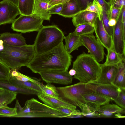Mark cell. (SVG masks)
Masks as SVG:
<instances>
[{"label": "cell", "mask_w": 125, "mask_h": 125, "mask_svg": "<svg viewBox=\"0 0 125 125\" xmlns=\"http://www.w3.org/2000/svg\"><path fill=\"white\" fill-rule=\"evenodd\" d=\"M100 117H111L115 113L122 114L125 113V110L118 105L111 104L109 103L100 106L98 110Z\"/></svg>", "instance_id": "20"}, {"label": "cell", "mask_w": 125, "mask_h": 125, "mask_svg": "<svg viewBox=\"0 0 125 125\" xmlns=\"http://www.w3.org/2000/svg\"><path fill=\"white\" fill-rule=\"evenodd\" d=\"M117 0H110L109 4L110 6V8L113 6L114 3Z\"/></svg>", "instance_id": "51"}, {"label": "cell", "mask_w": 125, "mask_h": 125, "mask_svg": "<svg viewBox=\"0 0 125 125\" xmlns=\"http://www.w3.org/2000/svg\"><path fill=\"white\" fill-rule=\"evenodd\" d=\"M4 46L3 44H0V51H2L3 49Z\"/></svg>", "instance_id": "52"}, {"label": "cell", "mask_w": 125, "mask_h": 125, "mask_svg": "<svg viewBox=\"0 0 125 125\" xmlns=\"http://www.w3.org/2000/svg\"><path fill=\"white\" fill-rule=\"evenodd\" d=\"M122 19L121 11L116 24L113 27V49L117 53L125 57V34L123 31Z\"/></svg>", "instance_id": "9"}, {"label": "cell", "mask_w": 125, "mask_h": 125, "mask_svg": "<svg viewBox=\"0 0 125 125\" xmlns=\"http://www.w3.org/2000/svg\"><path fill=\"white\" fill-rule=\"evenodd\" d=\"M37 96L44 104L53 108L56 109L62 107L76 108V106L69 103L59 97H54L44 94H40Z\"/></svg>", "instance_id": "16"}, {"label": "cell", "mask_w": 125, "mask_h": 125, "mask_svg": "<svg viewBox=\"0 0 125 125\" xmlns=\"http://www.w3.org/2000/svg\"><path fill=\"white\" fill-rule=\"evenodd\" d=\"M11 84L16 86L33 89L43 94L41 86L32 82L27 81H21L17 80L15 77L11 76L9 81Z\"/></svg>", "instance_id": "24"}, {"label": "cell", "mask_w": 125, "mask_h": 125, "mask_svg": "<svg viewBox=\"0 0 125 125\" xmlns=\"http://www.w3.org/2000/svg\"><path fill=\"white\" fill-rule=\"evenodd\" d=\"M0 88L20 93L26 95H38L42 94L36 90L24 88L16 86L10 83L9 81L4 80H0Z\"/></svg>", "instance_id": "22"}, {"label": "cell", "mask_w": 125, "mask_h": 125, "mask_svg": "<svg viewBox=\"0 0 125 125\" xmlns=\"http://www.w3.org/2000/svg\"><path fill=\"white\" fill-rule=\"evenodd\" d=\"M107 50V53L106 56V60L104 64L117 65L125 59V57L117 53L113 48Z\"/></svg>", "instance_id": "28"}, {"label": "cell", "mask_w": 125, "mask_h": 125, "mask_svg": "<svg viewBox=\"0 0 125 125\" xmlns=\"http://www.w3.org/2000/svg\"></svg>", "instance_id": "58"}, {"label": "cell", "mask_w": 125, "mask_h": 125, "mask_svg": "<svg viewBox=\"0 0 125 125\" xmlns=\"http://www.w3.org/2000/svg\"></svg>", "instance_id": "56"}, {"label": "cell", "mask_w": 125, "mask_h": 125, "mask_svg": "<svg viewBox=\"0 0 125 125\" xmlns=\"http://www.w3.org/2000/svg\"><path fill=\"white\" fill-rule=\"evenodd\" d=\"M14 117L65 118L67 115L34 98L27 101Z\"/></svg>", "instance_id": "5"}, {"label": "cell", "mask_w": 125, "mask_h": 125, "mask_svg": "<svg viewBox=\"0 0 125 125\" xmlns=\"http://www.w3.org/2000/svg\"><path fill=\"white\" fill-rule=\"evenodd\" d=\"M68 72L69 75L71 76H74L76 73L75 70L73 68L71 69Z\"/></svg>", "instance_id": "48"}, {"label": "cell", "mask_w": 125, "mask_h": 125, "mask_svg": "<svg viewBox=\"0 0 125 125\" xmlns=\"http://www.w3.org/2000/svg\"><path fill=\"white\" fill-rule=\"evenodd\" d=\"M83 117L82 115L81 114H75L67 116V118H76Z\"/></svg>", "instance_id": "47"}, {"label": "cell", "mask_w": 125, "mask_h": 125, "mask_svg": "<svg viewBox=\"0 0 125 125\" xmlns=\"http://www.w3.org/2000/svg\"><path fill=\"white\" fill-rule=\"evenodd\" d=\"M86 83L79 82L72 85L57 87L59 97L69 103L79 107L80 103H85L83 97L84 94L94 91L87 86Z\"/></svg>", "instance_id": "6"}, {"label": "cell", "mask_w": 125, "mask_h": 125, "mask_svg": "<svg viewBox=\"0 0 125 125\" xmlns=\"http://www.w3.org/2000/svg\"><path fill=\"white\" fill-rule=\"evenodd\" d=\"M63 7V5L59 4L52 6L48 10L49 13L51 14H59L61 12Z\"/></svg>", "instance_id": "41"}, {"label": "cell", "mask_w": 125, "mask_h": 125, "mask_svg": "<svg viewBox=\"0 0 125 125\" xmlns=\"http://www.w3.org/2000/svg\"><path fill=\"white\" fill-rule=\"evenodd\" d=\"M70 0H51L48 3L51 6L56 5L63 4L68 2Z\"/></svg>", "instance_id": "43"}, {"label": "cell", "mask_w": 125, "mask_h": 125, "mask_svg": "<svg viewBox=\"0 0 125 125\" xmlns=\"http://www.w3.org/2000/svg\"><path fill=\"white\" fill-rule=\"evenodd\" d=\"M103 10L101 6L96 0H94L93 2L84 11H88L95 13L97 14L98 17L100 19H101V16Z\"/></svg>", "instance_id": "34"}, {"label": "cell", "mask_w": 125, "mask_h": 125, "mask_svg": "<svg viewBox=\"0 0 125 125\" xmlns=\"http://www.w3.org/2000/svg\"><path fill=\"white\" fill-rule=\"evenodd\" d=\"M81 11L84 10L94 0H75Z\"/></svg>", "instance_id": "40"}, {"label": "cell", "mask_w": 125, "mask_h": 125, "mask_svg": "<svg viewBox=\"0 0 125 125\" xmlns=\"http://www.w3.org/2000/svg\"><path fill=\"white\" fill-rule=\"evenodd\" d=\"M39 74L47 83L67 85L72 83L73 78L68 70L44 71Z\"/></svg>", "instance_id": "10"}, {"label": "cell", "mask_w": 125, "mask_h": 125, "mask_svg": "<svg viewBox=\"0 0 125 125\" xmlns=\"http://www.w3.org/2000/svg\"><path fill=\"white\" fill-rule=\"evenodd\" d=\"M113 6L119 9L125 7V0H117Z\"/></svg>", "instance_id": "44"}, {"label": "cell", "mask_w": 125, "mask_h": 125, "mask_svg": "<svg viewBox=\"0 0 125 125\" xmlns=\"http://www.w3.org/2000/svg\"><path fill=\"white\" fill-rule=\"evenodd\" d=\"M36 0H18L17 7L20 14H32Z\"/></svg>", "instance_id": "25"}, {"label": "cell", "mask_w": 125, "mask_h": 125, "mask_svg": "<svg viewBox=\"0 0 125 125\" xmlns=\"http://www.w3.org/2000/svg\"><path fill=\"white\" fill-rule=\"evenodd\" d=\"M103 25L107 33L112 36L113 31V27L110 26L108 24L110 18L108 13L103 10L101 16Z\"/></svg>", "instance_id": "32"}, {"label": "cell", "mask_w": 125, "mask_h": 125, "mask_svg": "<svg viewBox=\"0 0 125 125\" xmlns=\"http://www.w3.org/2000/svg\"><path fill=\"white\" fill-rule=\"evenodd\" d=\"M40 1H41L44 2H46L47 3H48V2L51 0H39Z\"/></svg>", "instance_id": "53"}, {"label": "cell", "mask_w": 125, "mask_h": 125, "mask_svg": "<svg viewBox=\"0 0 125 125\" xmlns=\"http://www.w3.org/2000/svg\"><path fill=\"white\" fill-rule=\"evenodd\" d=\"M105 1L107 3L109 4L110 0H105Z\"/></svg>", "instance_id": "55"}, {"label": "cell", "mask_w": 125, "mask_h": 125, "mask_svg": "<svg viewBox=\"0 0 125 125\" xmlns=\"http://www.w3.org/2000/svg\"><path fill=\"white\" fill-rule=\"evenodd\" d=\"M18 93L6 89L0 93V107L7 106L16 99Z\"/></svg>", "instance_id": "27"}, {"label": "cell", "mask_w": 125, "mask_h": 125, "mask_svg": "<svg viewBox=\"0 0 125 125\" xmlns=\"http://www.w3.org/2000/svg\"><path fill=\"white\" fill-rule=\"evenodd\" d=\"M51 6L48 3L36 0L32 14L39 17L43 20L49 21L51 15L48 10Z\"/></svg>", "instance_id": "21"}, {"label": "cell", "mask_w": 125, "mask_h": 125, "mask_svg": "<svg viewBox=\"0 0 125 125\" xmlns=\"http://www.w3.org/2000/svg\"><path fill=\"white\" fill-rule=\"evenodd\" d=\"M94 12L87 11H81L72 17V22L75 27L84 23H87L94 26L97 17Z\"/></svg>", "instance_id": "17"}, {"label": "cell", "mask_w": 125, "mask_h": 125, "mask_svg": "<svg viewBox=\"0 0 125 125\" xmlns=\"http://www.w3.org/2000/svg\"><path fill=\"white\" fill-rule=\"evenodd\" d=\"M122 114L119 113H115L114 115V116L115 117L117 118H125V116L122 115Z\"/></svg>", "instance_id": "49"}, {"label": "cell", "mask_w": 125, "mask_h": 125, "mask_svg": "<svg viewBox=\"0 0 125 125\" xmlns=\"http://www.w3.org/2000/svg\"><path fill=\"white\" fill-rule=\"evenodd\" d=\"M75 0H70L63 5L59 15L65 17H73L81 12Z\"/></svg>", "instance_id": "23"}, {"label": "cell", "mask_w": 125, "mask_h": 125, "mask_svg": "<svg viewBox=\"0 0 125 125\" xmlns=\"http://www.w3.org/2000/svg\"><path fill=\"white\" fill-rule=\"evenodd\" d=\"M125 60L117 65L118 71L113 84L120 88H125Z\"/></svg>", "instance_id": "26"}, {"label": "cell", "mask_w": 125, "mask_h": 125, "mask_svg": "<svg viewBox=\"0 0 125 125\" xmlns=\"http://www.w3.org/2000/svg\"><path fill=\"white\" fill-rule=\"evenodd\" d=\"M83 97L85 103L97 111L100 106L109 103L111 100L102 94L94 91L86 93Z\"/></svg>", "instance_id": "15"}, {"label": "cell", "mask_w": 125, "mask_h": 125, "mask_svg": "<svg viewBox=\"0 0 125 125\" xmlns=\"http://www.w3.org/2000/svg\"><path fill=\"white\" fill-rule=\"evenodd\" d=\"M38 32L33 44L35 54L48 51L63 42V32L57 25L43 26Z\"/></svg>", "instance_id": "4"}, {"label": "cell", "mask_w": 125, "mask_h": 125, "mask_svg": "<svg viewBox=\"0 0 125 125\" xmlns=\"http://www.w3.org/2000/svg\"><path fill=\"white\" fill-rule=\"evenodd\" d=\"M17 114V109L7 106L0 107V116L9 117H14Z\"/></svg>", "instance_id": "36"}, {"label": "cell", "mask_w": 125, "mask_h": 125, "mask_svg": "<svg viewBox=\"0 0 125 125\" xmlns=\"http://www.w3.org/2000/svg\"><path fill=\"white\" fill-rule=\"evenodd\" d=\"M72 68L76 73L74 78L80 82L88 83L98 78L101 72V64L90 54L83 52L73 62Z\"/></svg>", "instance_id": "3"}, {"label": "cell", "mask_w": 125, "mask_h": 125, "mask_svg": "<svg viewBox=\"0 0 125 125\" xmlns=\"http://www.w3.org/2000/svg\"><path fill=\"white\" fill-rule=\"evenodd\" d=\"M118 69L117 65L101 64V72L96 83L103 84H113Z\"/></svg>", "instance_id": "14"}, {"label": "cell", "mask_w": 125, "mask_h": 125, "mask_svg": "<svg viewBox=\"0 0 125 125\" xmlns=\"http://www.w3.org/2000/svg\"><path fill=\"white\" fill-rule=\"evenodd\" d=\"M0 60H1V59H0Z\"/></svg>", "instance_id": "57"}, {"label": "cell", "mask_w": 125, "mask_h": 125, "mask_svg": "<svg viewBox=\"0 0 125 125\" xmlns=\"http://www.w3.org/2000/svg\"><path fill=\"white\" fill-rule=\"evenodd\" d=\"M15 77L17 80L21 81H30L41 86H43L44 85L40 81V79L27 76L21 73L19 71L18 75Z\"/></svg>", "instance_id": "35"}, {"label": "cell", "mask_w": 125, "mask_h": 125, "mask_svg": "<svg viewBox=\"0 0 125 125\" xmlns=\"http://www.w3.org/2000/svg\"><path fill=\"white\" fill-rule=\"evenodd\" d=\"M4 89L3 88H0V93Z\"/></svg>", "instance_id": "54"}, {"label": "cell", "mask_w": 125, "mask_h": 125, "mask_svg": "<svg viewBox=\"0 0 125 125\" xmlns=\"http://www.w3.org/2000/svg\"><path fill=\"white\" fill-rule=\"evenodd\" d=\"M43 21L33 14H20L12 22L11 28L14 31L22 33L38 31L43 26Z\"/></svg>", "instance_id": "7"}, {"label": "cell", "mask_w": 125, "mask_h": 125, "mask_svg": "<svg viewBox=\"0 0 125 125\" xmlns=\"http://www.w3.org/2000/svg\"><path fill=\"white\" fill-rule=\"evenodd\" d=\"M65 48L67 51L70 54L73 51L77 50L79 47L83 46L81 36L77 35L73 32L70 33L65 36Z\"/></svg>", "instance_id": "19"}, {"label": "cell", "mask_w": 125, "mask_h": 125, "mask_svg": "<svg viewBox=\"0 0 125 125\" xmlns=\"http://www.w3.org/2000/svg\"><path fill=\"white\" fill-rule=\"evenodd\" d=\"M95 0L101 6L103 10L108 13L110 8L109 4L105 0Z\"/></svg>", "instance_id": "42"}, {"label": "cell", "mask_w": 125, "mask_h": 125, "mask_svg": "<svg viewBox=\"0 0 125 125\" xmlns=\"http://www.w3.org/2000/svg\"><path fill=\"white\" fill-rule=\"evenodd\" d=\"M120 89L117 97L113 100L120 107L125 110V88Z\"/></svg>", "instance_id": "37"}, {"label": "cell", "mask_w": 125, "mask_h": 125, "mask_svg": "<svg viewBox=\"0 0 125 125\" xmlns=\"http://www.w3.org/2000/svg\"><path fill=\"white\" fill-rule=\"evenodd\" d=\"M94 26L96 39L107 50L113 48L112 37L105 29L101 19L97 17Z\"/></svg>", "instance_id": "13"}, {"label": "cell", "mask_w": 125, "mask_h": 125, "mask_svg": "<svg viewBox=\"0 0 125 125\" xmlns=\"http://www.w3.org/2000/svg\"><path fill=\"white\" fill-rule=\"evenodd\" d=\"M81 36L83 46L87 49L90 54L98 62L102 61L105 55L104 47L98 41L93 34Z\"/></svg>", "instance_id": "8"}, {"label": "cell", "mask_w": 125, "mask_h": 125, "mask_svg": "<svg viewBox=\"0 0 125 125\" xmlns=\"http://www.w3.org/2000/svg\"><path fill=\"white\" fill-rule=\"evenodd\" d=\"M117 23V20L115 19L111 18L110 19L109 22V25L111 27H113L115 26Z\"/></svg>", "instance_id": "45"}, {"label": "cell", "mask_w": 125, "mask_h": 125, "mask_svg": "<svg viewBox=\"0 0 125 125\" xmlns=\"http://www.w3.org/2000/svg\"><path fill=\"white\" fill-rule=\"evenodd\" d=\"M79 107L81 110L83 117H100V115L97 111L86 103H81Z\"/></svg>", "instance_id": "29"}, {"label": "cell", "mask_w": 125, "mask_h": 125, "mask_svg": "<svg viewBox=\"0 0 125 125\" xmlns=\"http://www.w3.org/2000/svg\"><path fill=\"white\" fill-rule=\"evenodd\" d=\"M122 9L117 8L113 6L110 8L108 13L110 19L113 18L117 20L121 12Z\"/></svg>", "instance_id": "39"}, {"label": "cell", "mask_w": 125, "mask_h": 125, "mask_svg": "<svg viewBox=\"0 0 125 125\" xmlns=\"http://www.w3.org/2000/svg\"><path fill=\"white\" fill-rule=\"evenodd\" d=\"M0 35V39L3 41L4 44L14 46L26 44L25 39L21 33L5 32Z\"/></svg>", "instance_id": "18"}, {"label": "cell", "mask_w": 125, "mask_h": 125, "mask_svg": "<svg viewBox=\"0 0 125 125\" xmlns=\"http://www.w3.org/2000/svg\"><path fill=\"white\" fill-rule=\"evenodd\" d=\"M72 58L62 42L48 51L35 54L27 67L33 72L38 74L44 71L68 70Z\"/></svg>", "instance_id": "1"}, {"label": "cell", "mask_w": 125, "mask_h": 125, "mask_svg": "<svg viewBox=\"0 0 125 125\" xmlns=\"http://www.w3.org/2000/svg\"><path fill=\"white\" fill-rule=\"evenodd\" d=\"M43 94L50 96L58 97L59 94L56 87L50 83H47L42 87Z\"/></svg>", "instance_id": "33"}, {"label": "cell", "mask_w": 125, "mask_h": 125, "mask_svg": "<svg viewBox=\"0 0 125 125\" xmlns=\"http://www.w3.org/2000/svg\"><path fill=\"white\" fill-rule=\"evenodd\" d=\"M11 77L10 69L1 60H0V80L9 81Z\"/></svg>", "instance_id": "31"}, {"label": "cell", "mask_w": 125, "mask_h": 125, "mask_svg": "<svg viewBox=\"0 0 125 125\" xmlns=\"http://www.w3.org/2000/svg\"><path fill=\"white\" fill-rule=\"evenodd\" d=\"M3 49L0 51V58L11 70L27 66L35 54L34 44L14 46L3 44Z\"/></svg>", "instance_id": "2"}, {"label": "cell", "mask_w": 125, "mask_h": 125, "mask_svg": "<svg viewBox=\"0 0 125 125\" xmlns=\"http://www.w3.org/2000/svg\"><path fill=\"white\" fill-rule=\"evenodd\" d=\"M86 84L87 86L93 91L102 94L111 100L117 97L121 89L113 84H103L92 82Z\"/></svg>", "instance_id": "12"}, {"label": "cell", "mask_w": 125, "mask_h": 125, "mask_svg": "<svg viewBox=\"0 0 125 125\" xmlns=\"http://www.w3.org/2000/svg\"><path fill=\"white\" fill-rule=\"evenodd\" d=\"M12 70V72L10 71L11 76L12 77H16L17 76L18 74V71L16 69Z\"/></svg>", "instance_id": "46"}, {"label": "cell", "mask_w": 125, "mask_h": 125, "mask_svg": "<svg viewBox=\"0 0 125 125\" xmlns=\"http://www.w3.org/2000/svg\"><path fill=\"white\" fill-rule=\"evenodd\" d=\"M15 6H17L18 3V0H9Z\"/></svg>", "instance_id": "50"}, {"label": "cell", "mask_w": 125, "mask_h": 125, "mask_svg": "<svg viewBox=\"0 0 125 125\" xmlns=\"http://www.w3.org/2000/svg\"><path fill=\"white\" fill-rule=\"evenodd\" d=\"M56 109L66 115L67 116H67L72 115L75 114H82L81 112L78 110L65 107H59L57 108Z\"/></svg>", "instance_id": "38"}, {"label": "cell", "mask_w": 125, "mask_h": 125, "mask_svg": "<svg viewBox=\"0 0 125 125\" xmlns=\"http://www.w3.org/2000/svg\"><path fill=\"white\" fill-rule=\"evenodd\" d=\"M74 32L80 36L93 34L94 32V26L87 23L80 24L76 27Z\"/></svg>", "instance_id": "30"}, {"label": "cell", "mask_w": 125, "mask_h": 125, "mask_svg": "<svg viewBox=\"0 0 125 125\" xmlns=\"http://www.w3.org/2000/svg\"><path fill=\"white\" fill-rule=\"evenodd\" d=\"M20 14L17 6L9 0L0 1V26L12 23L17 16Z\"/></svg>", "instance_id": "11"}]
</instances>
